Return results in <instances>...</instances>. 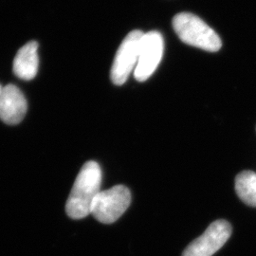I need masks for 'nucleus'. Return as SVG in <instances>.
Segmentation results:
<instances>
[{
    "label": "nucleus",
    "instance_id": "1",
    "mask_svg": "<svg viewBox=\"0 0 256 256\" xmlns=\"http://www.w3.org/2000/svg\"><path fill=\"white\" fill-rule=\"evenodd\" d=\"M102 170L96 162H86L77 176L66 204L68 216L82 220L92 212V202L101 192Z\"/></svg>",
    "mask_w": 256,
    "mask_h": 256
},
{
    "label": "nucleus",
    "instance_id": "9",
    "mask_svg": "<svg viewBox=\"0 0 256 256\" xmlns=\"http://www.w3.org/2000/svg\"><path fill=\"white\" fill-rule=\"evenodd\" d=\"M236 192L238 198L250 207H256V173L243 171L236 176Z\"/></svg>",
    "mask_w": 256,
    "mask_h": 256
},
{
    "label": "nucleus",
    "instance_id": "6",
    "mask_svg": "<svg viewBox=\"0 0 256 256\" xmlns=\"http://www.w3.org/2000/svg\"><path fill=\"white\" fill-rule=\"evenodd\" d=\"M232 236V226L228 221L212 222L204 234L194 239L183 252L182 256H212L225 245Z\"/></svg>",
    "mask_w": 256,
    "mask_h": 256
},
{
    "label": "nucleus",
    "instance_id": "4",
    "mask_svg": "<svg viewBox=\"0 0 256 256\" xmlns=\"http://www.w3.org/2000/svg\"><path fill=\"white\" fill-rule=\"evenodd\" d=\"M142 30H135L128 34L122 40L115 55L110 72L111 81L116 86H122L126 82L128 76L136 68L138 60L140 41L144 36Z\"/></svg>",
    "mask_w": 256,
    "mask_h": 256
},
{
    "label": "nucleus",
    "instance_id": "3",
    "mask_svg": "<svg viewBox=\"0 0 256 256\" xmlns=\"http://www.w3.org/2000/svg\"><path fill=\"white\" fill-rule=\"evenodd\" d=\"M131 203V192L124 185H116L101 191L92 202L90 214L104 224L119 220Z\"/></svg>",
    "mask_w": 256,
    "mask_h": 256
},
{
    "label": "nucleus",
    "instance_id": "2",
    "mask_svg": "<svg viewBox=\"0 0 256 256\" xmlns=\"http://www.w3.org/2000/svg\"><path fill=\"white\" fill-rule=\"evenodd\" d=\"M176 34L183 43L214 52L220 50L222 42L218 34L202 19L190 12H180L173 19Z\"/></svg>",
    "mask_w": 256,
    "mask_h": 256
},
{
    "label": "nucleus",
    "instance_id": "10",
    "mask_svg": "<svg viewBox=\"0 0 256 256\" xmlns=\"http://www.w3.org/2000/svg\"><path fill=\"white\" fill-rule=\"evenodd\" d=\"M2 88H3V86L0 84V93H1V90H2Z\"/></svg>",
    "mask_w": 256,
    "mask_h": 256
},
{
    "label": "nucleus",
    "instance_id": "8",
    "mask_svg": "<svg viewBox=\"0 0 256 256\" xmlns=\"http://www.w3.org/2000/svg\"><path fill=\"white\" fill-rule=\"evenodd\" d=\"M38 66V43L36 41H30L19 48L14 60L12 70L16 77L30 81L36 78Z\"/></svg>",
    "mask_w": 256,
    "mask_h": 256
},
{
    "label": "nucleus",
    "instance_id": "5",
    "mask_svg": "<svg viewBox=\"0 0 256 256\" xmlns=\"http://www.w3.org/2000/svg\"><path fill=\"white\" fill-rule=\"evenodd\" d=\"M164 43L162 36L156 30L144 34L140 41L138 64L134 76L138 82H144L155 72L164 55Z\"/></svg>",
    "mask_w": 256,
    "mask_h": 256
},
{
    "label": "nucleus",
    "instance_id": "7",
    "mask_svg": "<svg viewBox=\"0 0 256 256\" xmlns=\"http://www.w3.org/2000/svg\"><path fill=\"white\" fill-rule=\"evenodd\" d=\"M28 102L23 92L14 84H7L0 93V120L10 126L20 124L27 113Z\"/></svg>",
    "mask_w": 256,
    "mask_h": 256
}]
</instances>
